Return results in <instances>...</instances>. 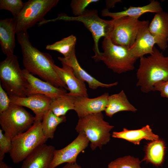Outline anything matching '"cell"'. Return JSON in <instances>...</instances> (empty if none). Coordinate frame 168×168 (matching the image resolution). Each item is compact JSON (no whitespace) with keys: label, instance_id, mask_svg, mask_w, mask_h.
<instances>
[{"label":"cell","instance_id":"cell-25","mask_svg":"<svg viewBox=\"0 0 168 168\" xmlns=\"http://www.w3.org/2000/svg\"><path fill=\"white\" fill-rule=\"evenodd\" d=\"M76 97L66 93L52 99L49 110L57 116H65L70 110H74Z\"/></svg>","mask_w":168,"mask_h":168},{"label":"cell","instance_id":"cell-12","mask_svg":"<svg viewBox=\"0 0 168 168\" xmlns=\"http://www.w3.org/2000/svg\"><path fill=\"white\" fill-rule=\"evenodd\" d=\"M22 71L27 82V96L40 94L54 99L67 93L65 89L57 87L48 82L42 81L34 76L25 68L22 70Z\"/></svg>","mask_w":168,"mask_h":168},{"label":"cell","instance_id":"cell-24","mask_svg":"<svg viewBox=\"0 0 168 168\" xmlns=\"http://www.w3.org/2000/svg\"><path fill=\"white\" fill-rule=\"evenodd\" d=\"M164 141L158 139L151 141L145 147V154L142 161L158 167L164 162L166 151Z\"/></svg>","mask_w":168,"mask_h":168},{"label":"cell","instance_id":"cell-16","mask_svg":"<svg viewBox=\"0 0 168 168\" xmlns=\"http://www.w3.org/2000/svg\"><path fill=\"white\" fill-rule=\"evenodd\" d=\"M55 149L45 143L40 146L23 161L21 168H49Z\"/></svg>","mask_w":168,"mask_h":168},{"label":"cell","instance_id":"cell-18","mask_svg":"<svg viewBox=\"0 0 168 168\" xmlns=\"http://www.w3.org/2000/svg\"><path fill=\"white\" fill-rule=\"evenodd\" d=\"M58 59L61 63L71 67L75 76L83 82H86L91 89L95 90L99 87L109 88L118 84L117 82L109 84L103 83L91 75L80 65L76 58L75 51L68 58L58 57Z\"/></svg>","mask_w":168,"mask_h":168},{"label":"cell","instance_id":"cell-4","mask_svg":"<svg viewBox=\"0 0 168 168\" xmlns=\"http://www.w3.org/2000/svg\"><path fill=\"white\" fill-rule=\"evenodd\" d=\"M0 84L9 97H27V82L16 56H7L0 62Z\"/></svg>","mask_w":168,"mask_h":168},{"label":"cell","instance_id":"cell-35","mask_svg":"<svg viewBox=\"0 0 168 168\" xmlns=\"http://www.w3.org/2000/svg\"><path fill=\"white\" fill-rule=\"evenodd\" d=\"M62 168H82L77 162L74 163H67Z\"/></svg>","mask_w":168,"mask_h":168},{"label":"cell","instance_id":"cell-33","mask_svg":"<svg viewBox=\"0 0 168 168\" xmlns=\"http://www.w3.org/2000/svg\"><path fill=\"white\" fill-rule=\"evenodd\" d=\"M154 88L155 91H158L160 92L161 97L168 99V80L156 83Z\"/></svg>","mask_w":168,"mask_h":168},{"label":"cell","instance_id":"cell-22","mask_svg":"<svg viewBox=\"0 0 168 168\" xmlns=\"http://www.w3.org/2000/svg\"><path fill=\"white\" fill-rule=\"evenodd\" d=\"M112 136L125 140L135 145H139L142 139L152 141L159 138V136L153 132L148 125L137 130H130L124 128L121 131L113 132Z\"/></svg>","mask_w":168,"mask_h":168},{"label":"cell","instance_id":"cell-15","mask_svg":"<svg viewBox=\"0 0 168 168\" xmlns=\"http://www.w3.org/2000/svg\"><path fill=\"white\" fill-rule=\"evenodd\" d=\"M61 63L62 68L55 64L54 67L61 79L67 86L69 91L68 94L76 97H88L85 82L75 76L71 67Z\"/></svg>","mask_w":168,"mask_h":168},{"label":"cell","instance_id":"cell-34","mask_svg":"<svg viewBox=\"0 0 168 168\" xmlns=\"http://www.w3.org/2000/svg\"><path fill=\"white\" fill-rule=\"evenodd\" d=\"M121 2V1L120 0H106V8L109 9L110 8H113L116 3Z\"/></svg>","mask_w":168,"mask_h":168},{"label":"cell","instance_id":"cell-20","mask_svg":"<svg viewBox=\"0 0 168 168\" xmlns=\"http://www.w3.org/2000/svg\"><path fill=\"white\" fill-rule=\"evenodd\" d=\"M163 11L160 2L156 0H152L148 4L139 7L130 6L125 10L113 12L106 8L101 12L103 16H109L115 19L124 16H129L139 18L143 14L147 12L157 13Z\"/></svg>","mask_w":168,"mask_h":168},{"label":"cell","instance_id":"cell-36","mask_svg":"<svg viewBox=\"0 0 168 168\" xmlns=\"http://www.w3.org/2000/svg\"><path fill=\"white\" fill-rule=\"evenodd\" d=\"M0 168H13L10 166H8L3 161L0 162Z\"/></svg>","mask_w":168,"mask_h":168},{"label":"cell","instance_id":"cell-26","mask_svg":"<svg viewBox=\"0 0 168 168\" xmlns=\"http://www.w3.org/2000/svg\"><path fill=\"white\" fill-rule=\"evenodd\" d=\"M66 121L65 115L58 117L50 110L47 111L44 114L41 121L43 132L47 139H52L58 126Z\"/></svg>","mask_w":168,"mask_h":168},{"label":"cell","instance_id":"cell-13","mask_svg":"<svg viewBox=\"0 0 168 168\" xmlns=\"http://www.w3.org/2000/svg\"><path fill=\"white\" fill-rule=\"evenodd\" d=\"M11 103L31 110L35 115V121H42L45 113L49 110L52 99L44 95L36 94L26 97H9Z\"/></svg>","mask_w":168,"mask_h":168},{"label":"cell","instance_id":"cell-6","mask_svg":"<svg viewBox=\"0 0 168 168\" xmlns=\"http://www.w3.org/2000/svg\"><path fill=\"white\" fill-rule=\"evenodd\" d=\"M47 140L43 132L41 121H35L29 129L12 139L9 153L13 162L16 164L23 161Z\"/></svg>","mask_w":168,"mask_h":168},{"label":"cell","instance_id":"cell-28","mask_svg":"<svg viewBox=\"0 0 168 168\" xmlns=\"http://www.w3.org/2000/svg\"><path fill=\"white\" fill-rule=\"evenodd\" d=\"M138 158L130 156L118 158L108 165L107 168H142Z\"/></svg>","mask_w":168,"mask_h":168},{"label":"cell","instance_id":"cell-27","mask_svg":"<svg viewBox=\"0 0 168 168\" xmlns=\"http://www.w3.org/2000/svg\"><path fill=\"white\" fill-rule=\"evenodd\" d=\"M76 40V37L71 35L52 44L47 45L46 49L58 51L63 54L64 57L67 58L75 51Z\"/></svg>","mask_w":168,"mask_h":168},{"label":"cell","instance_id":"cell-31","mask_svg":"<svg viewBox=\"0 0 168 168\" xmlns=\"http://www.w3.org/2000/svg\"><path fill=\"white\" fill-rule=\"evenodd\" d=\"M0 129V162L3 161L6 153L10 152L12 147V140L3 133Z\"/></svg>","mask_w":168,"mask_h":168},{"label":"cell","instance_id":"cell-1","mask_svg":"<svg viewBox=\"0 0 168 168\" xmlns=\"http://www.w3.org/2000/svg\"><path fill=\"white\" fill-rule=\"evenodd\" d=\"M16 34L21 47L25 69L32 75L38 76L55 87L68 90L54 67V61L51 56L40 51L32 45L27 31Z\"/></svg>","mask_w":168,"mask_h":168},{"label":"cell","instance_id":"cell-29","mask_svg":"<svg viewBox=\"0 0 168 168\" xmlns=\"http://www.w3.org/2000/svg\"><path fill=\"white\" fill-rule=\"evenodd\" d=\"M24 3L21 0H0V9L9 11L15 18L21 11Z\"/></svg>","mask_w":168,"mask_h":168},{"label":"cell","instance_id":"cell-17","mask_svg":"<svg viewBox=\"0 0 168 168\" xmlns=\"http://www.w3.org/2000/svg\"><path fill=\"white\" fill-rule=\"evenodd\" d=\"M148 29L156 44L165 50L168 47V13L163 11L156 13L150 23Z\"/></svg>","mask_w":168,"mask_h":168},{"label":"cell","instance_id":"cell-3","mask_svg":"<svg viewBox=\"0 0 168 168\" xmlns=\"http://www.w3.org/2000/svg\"><path fill=\"white\" fill-rule=\"evenodd\" d=\"M114 126L105 121L102 112L92 114L79 119L75 128L78 133L84 134L90 142L91 150H101L110 139V131Z\"/></svg>","mask_w":168,"mask_h":168},{"label":"cell","instance_id":"cell-8","mask_svg":"<svg viewBox=\"0 0 168 168\" xmlns=\"http://www.w3.org/2000/svg\"><path fill=\"white\" fill-rule=\"evenodd\" d=\"M110 21L111 26L108 37L114 44L128 48L133 44L139 32L150 23L148 20L127 16Z\"/></svg>","mask_w":168,"mask_h":168},{"label":"cell","instance_id":"cell-11","mask_svg":"<svg viewBox=\"0 0 168 168\" xmlns=\"http://www.w3.org/2000/svg\"><path fill=\"white\" fill-rule=\"evenodd\" d=\"M89 142L84 134L79 133L77 138L66 146L60 149H55L49 168H55L64 163L77 162L78 156L87 147Z\"/></svg>","mask_w":168,"mask_h":168},{"label":"cell","instance_id":"cell-14","mask_svg":"<svg viewBox=\"0 0 168 168\" xmlns=\"http://www.w3.org/2000/svg\"><path fill=\"white\" fill-rule=\"evenodd\" d=\"M109 96V93L105 92L93 98L76 97L74 110L79 118L89 114L102 112L105 111L106 107Z\"/></svg>","mask_w":168,"mask_h":168},{"label":"cell","instance_id":"cell-32","mask_svg":"<svg viewBox=\"0 0 168 168\" xmlns=\"http://www.w3.org/2000/svg\"><path fill=\"white\" fill-rule=\"evenodd\" d=\"M11 103L9 96L0 83V113L5 111Z\"/></svg>","mask_w":168,"mask_h":168},{"label":"cell","instance_id":"cell-10","mask_svg":"<svg viewBox=\"0 0 168 168\" xmlns=\"http://www.w3.org/2000/svg\"><path fill=\"white\" fill-rule=\"evenodd\" d=\"M58 2V0H29L25 2L20 13L14 18L16 24V34L27 31L37 22L45 20V16L56 6Z\"/></svg>","mask_w":168,"mask_h":168},{"label":"cell","instance_id":"cell-2","mask_svg":"<svg viewBox=\"0 0 168 168\" xmlns=\"http://www.w3.org/2000/svg\"><path fill=\"white\" fill-rule=\"evenodd\" d=\"M136 76V86L142 92L155 91L154 86L156 83L168 80V56H164L154 46L152 54L140 58Z\"/></svg>","mask_w":168,"mask_h":168},{"label":"cell","instance_id":"cell-21","mask_svg":"<svg viewBox=\"0 0 168 168\" xmlns=\"http://www.w3.org/2000/svg\"><path fill=\"white\" fill-rule=\"evenodd\" d=\"M148 26L145 27L139 32L134 43L128 49L133 56L137 59L153 52L156 42L149 30Z\"/></svg>","mask_w":168,"mask_h":168},{"label":"cell","instance_id":"cell-9","mask_svg":"<svg viewBox=\"0 0 168 168\" xmlns=\"http://www.w3.org/2000/svg\"><path fill=\"white\" fill-rule=\"evenodd\" d=\"M35 117L22 106L11 103L8 108L0 113V125L4 134L11 140L29 129Z\"/></svg>","mask_w":168,"mask_h":168},{"label":"cell","instance_id":"cell-19","mask_svg":"<svg viewBox=\"0 0 168 168\" xmlns=\"http://www.w3.org/2000/svg\"><path fill=\"white\" fill-rule=\"evenodd\" d=\"M16 24L14 18L0 20V44L4 54H14L16 46Z\"/></svg>","mask_w":168,"mask_h":168},{"label":"cell","instance_id":"cell-23","mask_svg":"<svg viewBox=\"0 0 168 168\" xmlns=\"http://www.w3.org/2000/svg\"><path fill=\"white\" fill-rule=\"evenodd\" d=\"M137 109L129 101L123 90L119 93L109 96L107 105L105 110L106 115L112 117L115 114L120 111L135 112Z\"/></svg>","mask_w":168,"mask_h":168},{"label":"cell","instance_id":"cell-5","mask_svg":"<svg viewBox=\"0 0 168 168\" xmlns=\"http://www.w3.org/2000/svg\"><path fill=\"white\" fill-rule=\"evenodd\" d=\"M103 50L95 61H103L114 72L120 74L133 70L137 59L134 57L128 48L116 45L109 37L102 42Z\"/></svg>","mask_w":168,"mask_h":168},{"label":"cell","instance_id":"cell-7","mask_svg":"<svg viewBox=\"0 0 168 168\" xmlns=\"http://www.w3.org/2000/svg\"><path fill=\"white\" fill-rule=\"evenodd\" d=\"M62 20L66 21H77L82 22L91 32L94 41L93 47L95 55L92 58L95 60L100 54L99 49L98 43L102 37H108L111 27L110 20L101 19L98 15L96 10H86L83 14L77 16H68L64 13L58 15L57 17L51 20H45L43 22L44 24L51 21Z\"/></svg>","mask_w":168,"mask_h":168},{"label":"cell","instance_id":"cell-30","mask_svg":"<svg viewBox=\"0 0 168 168\" xmlns=\"http://www.w3.org/2000/svg\"><path fill=\"white\" fill-rule=\"evenodd\" d=\"M98 0H72L70 4L73 14L75 16L82 15L86 10V8L92 3Z\"/></svg>","mask_w":168,"mask_h":168}]
</instances>
